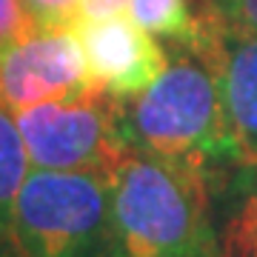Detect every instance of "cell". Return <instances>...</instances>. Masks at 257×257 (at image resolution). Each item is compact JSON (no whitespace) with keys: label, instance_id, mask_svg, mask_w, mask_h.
I'll list each match as a JSON object with an SVG mask.
<instances>
[{"label":"cell","instance_id":"1","mask_svg":"<svg viewBox=\"0 0 257 257\" xmlns=\"http://www.w3.org/2000/svg\"><path fill=\"white\" fill-rule=\"evenodd\" d=\"M220 251L209 223L206 169L132 146L111 172V257H206Z\"/></svg>","mask_w":257,"mask_h":257},{"label":"cell","instance_id":"2","mask_svg":"<svg viewBox=\"0 0 257 257\" xmlns=\"http://www.w3.org/2000/svg\"><path fill=\"white\" fill-rule=\"evenodd\" d=\"M126 123L135 146L169 160L200 169L214 160H234L217 74L194 49L192 57L169 63L132 100Z\"/></svg>","mask_w":257,"mask_h":257},{"label":"cell","instance_id":"3","mask_svg":"<svg viewBox=\"0 0 257 257\" xmlns=\"http://www.w3.org/2000/svg\"><path fill=\"white\" fill-rule=\"evenodd\" d=\"M20 257H111V175L32 169L12 214Z\"/></svg>","mask_w":257,"mask_h":257},{"label":"cell","instance_id":"4","mask_svg":"<svg viewBox=\"0 0 257 257\" xmlns=\"http://www.w3.org/2000/svg\"><path fill=\"white\" fill-rule=\"evenodd\" d=\"M35 169L114 172L135 146L126 111L106 92L74 100H46L15 111Z\"/></svg>","mask_w":257,"mask_h":257},{"label":"cell","instance_id":"5","mask_svg":"<svg viewBox=\"0 0 257 257\" xmlns=\"http://www.w3.org/2000/svg\"><path fill=\"white\" fill-rule=\"evenodd\" d=\"M94 92L103 89L72 29H37L23 43L0 52V106L12 114L46 100H74Z\"/></svg>","mask_w":257,"mask_h":257},{"label":"cell","instance_id":"6","mask_svg":"<svg viewBox=\"0 0 257 257\" xmlns=\"http://www.w3.org/2000/svg\"><path fill=\"white\" fill-rule=\"evenodd\" d=\"M192 49L217 74L234 163L257 169V29L240 26L211 9V15L200 18Z\"/></svg>","mask_w":257,"mask_h":257},{"label":"cell","instance_id":"7","mask_svg":"<svg viewBox=\"0 0 257 257\" xmlns=\"http://www.w3.org/2000/svg\"><path fill=\"white\" fill-rule=\"evenodd\" d=\"M77 26V37L97 86L120 103L135 100L169 66V57L157 46L155 35L132 18L111 15L83 20Z\"/></svg>","mask_w":257,"mask_h":257},{"label":"cell","instance_id":"8","mask_svg":"<svg viewBox=\"0 0 257 257\" xmlns=\"http://www.w3.org/2000/svg\"><path fill=\"white\" fill-rule=\"evenodd\" d=\"M29 152L18 120L6 106H0V246L12 243V214L23 180L29 175Z\"/></svg>","mask_w":257,"mask_h":257},{"label":"cell","instance_id":"9","mask_svg":"<svg viewBox=\"0 0 257 257\" xmlns=\"http://www.w3.org/2000/svg\"><path fill=\"white\" fill-rule=\"evenodd\" d=\"M128 18L155 37L180 43H192L200 29V18L192 15L186 0H128Z\"/></svg>","mask_w":257,"mask_h":257},{"label":"cell","instance_id":"10","mask_svg":"<svg viewBox=\"0 0 257 257\" xmlns=\"http://www.w3.org/2000/svg\"><path fill=\"white\" fill-rule=\"evenodd\" d=\"M226 257H257V177L246 186L231 211L226 231Z\"/></svg>","mask_w":257,"mask_h":257},{"label":"cell","instance_id":"11","mask_svg":"<svg viewBox=\"0 0 257 257\" xmlns=\"http://www.w3.org/2000/svg\"><path fill=\"white\" fill-rule=\"evenodd\" d=\"M37 32V20L32 18L26 0H0V52L23 43Z\"/></svg>","mask_w":257,"mask_h":257},{"label":"cell","instance_id":"12","mask_svg":"<svg viewBox=\"0 0 257 257\" xmlns=\"http://www.w3.org/2000/svg\"><path fill=\"white\" fill-rule=\"evenodd\" d=\"M37 29H74L80 23L83 0H26Z\"/></svg>","mask_w":257,"mask_h":257},{"label":"cell","instance_id":"13","mask_svg":"<svg viewBox=\"0 0 257 257\" xmlns=\"http://www.w3.org/2000/svg\"><path fill=\"white\" fill-rule=\"evenodd\" d=\"M214 9L240 26L257 29V0H214Z\"/></svg>","mask_w":257,"mask_h":257},{"label":"cell","instance_id":"14","mask_svg":"<svg viewBox=\"0 0 257 257\" xmlns=\"http://www.w3.org/2000/svg\"><path fill=\"white\" fill-rule=\"evenodd\" d=\"M123 9H128V0H83L80 23H83V20L111 18V15H120Z\"/></svg>","mask_w":257,"mask_h":257},{"label":"cell","instance_id":"15","mask_svg":"<svg viewBox=\"0 0 257 257\" xmlns=\"http://www.w3.org/2000/svg\"><path fill=\"white\" fill-rule=\"evenodd\" d=\"M0 257H20L18 248L12 246V243H6V246H0Z\"/></svg>","mask_w":257,"mask_h":257},{"label":"cell","instance_id":"16","mask_svg":"<svg viewBox=\"0 0 257 257\" xmlns=\"http://www.w3.org/2000/svg\"><path fill=\"white\" fill-rule=\"evenodd\" d=\"M206 257H226V248H220V251H214V254H206Z\"/></svg>","mask_w":257,"mask_h":257}]
</instances>
